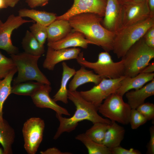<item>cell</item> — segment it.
I'll list each match as a JSON object with an SVG mask.
<instances>
[{"label":"cell","mask_w":154,"mask_h":154,"mask_svg":"<svg viewBox=\"0 0 154 154\" xmlns=\"http://www.w3.org/2000/svg\"><path fill=\"white\" fill-rule=\"evenodd\" d=\"M102 17L92 13L74 15L68 20L74 31L79 32L91 44L102 47L105 51L112 50L116 33L110 31L101 24Z\"/></svg>","instance_id":"obj_1"},{"label":"cell","mask_w":154,"mask_h":154,"mask_svg":"<svg viewBox=\"0 0 154 154\" xmlns=\"http://www.w3.org/2000/svg\"><path fill=\"white\" fill-rule=\"evenodd\" d=\"M68 99L75 106L76 110L73 116L69 118L56 114L59 125L54 136V139H57L65 132L69 133L74 130L78 123L84 120L89 121L93 124L97 122L110 123L111 121L101 116L98 113V108L84 99L79 92L68 90Z\"/></svg>","instance_id":"obj_2"},{"label":"cell","mask_w":154,"mask_h":154,"mask_svg":"<svg viewBox=\"0 0 154 154\" xmlns=\"http://www.w3.org/2000/svg\"><path fill=\"white\" fill-rule=\"evenodd\" d=\"M153 25L154 17H150L140 22L122 27L116 32L112 50L117 58L123 57Z\"/></svg>","instance_id":"obj_3"},{"label":"cell","mask_w":154,"mask_h":154,"mask_svg":"<svg viewBox=\"0 0 154 154\" xmlns=\"http://www.w3.org/2000/svg\"><path fill=\"white\" fill-rule=\"evenodd\" d=\"M154 58V48L148 46L143 37L127 51L121 58L124 61V76L134 77L140 73Z\"/></svg>","instance_id":"obj_4"},{"label":"cell","mask_w":154,"mask_h":154,"mask_svg":"<svg viewBox=\"0 0 154 154\" xmlns=\"http://www.w3.org/2000/svg\"><path fill=\"white\" fill-rule=\"evenodd\" d=\"M10 56L18 72L17 76L13 80V85L35 80L44 84L51 85L50 81L38 67V62L40 56L32 55L25 52Z\"/></svg>","instance_id":"obj_5"},{"label":"cell","mask_w":154,"mask_h":154,"mask_svg":"<svg viewBox=\"0 0 154 154\" xmlns=\"http://www.w3.org/2000/svg\"><path fill=\"white\" fill-rule=\"evenodd\" d=\"M76 59L81 66L92 70L102 79H116L124 76L123 60L114 62L108 52L100 53L97 60L94 62L87 60L83 52H80Z\"/></svg>","instance_id":"obj_6"},{"label":"cell","mask_w":154,"mask_h":154,"mask_svg":"<svg viewBox=\"0 0 154 154\" xmlns=\"http://www.w3.org/2000/svg\"><path fill=\"white\" fill-rule=\"evenodd\" d=\"M123 97L116 92L112 93L98 107V112L111 121L128 124L131 109Z\"/></svg>","instance_id":"obj_7"},{"label":"cell","mask_w":154,"mask_h":154,"mask_svg":"<svg viewBox=\"0 0 154 154\" xmlns=\"http://www.w3.org/2000/svg\"><path fill=\"white\" fill-rule=\"evenodd\" d=\"M44 127V121L39 117L30 118L24 123L22 129L24 147L28 154L36 153L43 139Z\"/></svg>","instance_id":"obj_8"},{"label":"cell","mask_w":154,"mask_h":154,"mask_svg":"<svg viewBox=\"0 0 154 154\" xmlns=\"http://www.w3.org/2000/svg\"><path fill=\"white\" fill-rule=\"evenodd\" d=\"M123 76L116 79L102 78L90 89L79 92L82 96L98 108L107 98L115 92L120 86Z\"/></svg>","instance_id":"obj_9"},{"label":"cell","mask_w":154,"mask_h":154,"mask_svg":"<svg viewBox=\"0 0 154 154\" xmlns=\"http://www.w3.org/2000/svg\"><path fill=\"white\" fill-rule=\"evenodd\" d=\"M121 5V28L140 22L151 17L147 0L140 2L130 1Z\"/></svg>","instance_id":"obj_10"},{"label":"cell","mask_w":154,"mask_h":154,"mask_svg":"<svg viewBox=\"0 0 154 154\" xmlns=\"http://www.w3.org/2000/svg\"><path fill=\"white\" fill-rule=\"evenodd\" d=\"M33 20L24 19L18 15H9L6 21L0 26V49L5 50L8 54H17L18 48L12 42L11 36L13 31L23 25L33 22Z\"/></svg>","instance_id":"obj_11"},{"label":"cell","mask_w":154,"mask_h":154,"mask_svg":"<svg viewBox=\"0 0 154 154\" xmlns=\"http://www.w3.org/2000/svg\"><path fill=\"white\" fill-rule=\"evenodd\" d=\"M107 0H74L72 7L56 20H68L72 17L84 13H92L102 17L104 15Z\"/></svg>","instance_id":"obj_12"},{"label":"cell","mask_w":154,"mask_h":154,"mask_svg":"<svg viewBox=\"0 0 154 154\" xmlns=\"http://www.w3.org/2000/svg\"><path fill=\"white\" fill-rule=\"evenodd\" d=\"M80 52V48L75 47L56 50L48 47L43 66L49 70H53L55 65L60 62L76 59Z\"/></svg>","instance_id":"obj_13"},{"label":"cell","mask_w":154,"mask_h":154,"mask_svg":"<svg viewBox=\"0 0 154 154\" xmlns=\"http://www.w3.org/2000/svg\"><path fill=\"white\" fill-rule=\"evenodd\" d=\"M51 90L50 85L44 84L31 96L34 104L38 108L51 109L56 114L70 116L67 109L58 104L50 98L49 94Z\"/></svg>","instance_id":"obj_14"},{"label":"cell","mask_w":154,"mask_h":154,"mask_svg":"<svg viewBox=\"0 0 154 154\" xmlns=\"http://www.w3.org/2000/svg\"><path fill=\"white\" fill-rule=\"evenodd\" d=\"M121 7L117 0H107L102 22L108 30L116 33L120 29Z\"/></svg>","instance_id":"obj_15"},{"label":"cell","mask_w":154,"mask_h":154,"mask_svg":"<svg viewBox=\"0 0 154 154\" xmlns=\"http://www.w3.org/2000/svg\"><path fill=\"white\" fill-rule=\"evenodd\" d=\"M70 32L61 39L53 42H48L47 46L54 49L57 50L80 47L86 48L90 42L86 39L81 33L74 31Z\"/></svg>","instance_id":"obj_16"},{"label":"cell","mask_w":154,"mask_h":154,"mask_svg":"<svg viewBox=\"0 0 154 154\" xmlns=\"http://www.w3.org/2000/svg\"><path fill=\"white\" fill-rule=\"evenodd\" d=\"M154 73H141L133 77L125 76L116 92L123 96L127 92L131 90H137L141 88L145 84L154 79Z\"/></svg>","instance_id":"obj_17"},{"label":"cell","mask_w":154,"mask_h":154,"mask_svg":"<svg viewBox=\"0 0 154 154\" xmlns=\"http://www.w3.org/2000/svg\"><path fill=\"white\" fill-rule=\"evenodd\" d=\"M125 97L131 109H136L145 102L148 97L154 95V79L141 88L134 90L128 91Z\"/></svg>","instance_id":"obj_18"},{"label":"cell","mask_w":154,"mask_h":154,"mask_svg":"<svg viewBox=\"0 0 154 154\" xmlns=\"http://www.w3.org/2000/svg\"><path fill=\"white\" fill-rule=\"evenodd\" d=\"M85 68L82 66L76 71L68 85V90L75 91L79 86L86 83L92 82L96 85L101 82L102 78L99 75L94 74L93 71L87 70Z\"/></svg>","instance_id":"obj_19"},{"label":"cell","mask_w":154,"mask_h":154,"mask_svg":"<svg viewBox=\"0 0 154 154\" xmlns=\"http://www.w3.org/2000/svg\"><path fill=\"white\" fill-rule=\"evenodd\" d=\"M72 28L68 20H56L47 27L48 42L61 39L70 32Z\"/></svg>","instance_id":"obj_20"},{"label":"cell","mask_w":154,"mask_h":154,"mask_svg":"<svg viewBox=\"0 0 154 154\" xmlns=\"http://www.w3.org/2000/svg\"><path fill=\"white\" fill-rule=\"evenodd\" d=\"M125 132L124 128L116 122L111 121L105 134L102 144L110 150L120 146Z\"/></svg>","instance_id":"obj_21"},{"label":"cell","mask_w":154,"mask_h":154,"mask_svg":"<svg viewBox=\"0 0 154 154\" xmlns=\"http://www.w3.org/2000/svg\"><path fill=\"white\" fill-rule=\"evenodd\" d=\"M18 15L22 17L29 18L42 26L47 27L56 19L54 13L35 9L23 8L18 11Z\"/></svg>","instance_id":"obj_22"},{"label":"cell","mask_w":154,"mask_h":154,"mask_svg":"<svg viewBox=\"0 0 154 154\" xmlns=\"http://www.w3.org/2000/svg\"><path fill=\"white\" fill-rule=\"evenodd\" d=\"M62 73L60 88L53 97V100L56 102L61 101L67 104L68 103L67 89L68 82L75 73V69L69 67L65 62L62 63Z\"/></svg>","instance_id":"obj_23"},{"label":"cell","mask_w":154,"mask_h":154,"mask_svg":"<svg viewBox=\"0 0 154 154\" xmlns=\"http://www.w3.org/2000/svg\"><path fill=\"white\" fill-rule=\"evenodd\" d=\"M15 137L14 130L3 118L0 121V144L3 147L4 154H13L12 145Z\"/></svg>","instance_id":"obj_24"},{"label":"cell","mask_w":154,"mask_h":154,"mask_svg":"<svg viewBox=\"0 0 154 154\" xmlns=\"http://www.w3.org/2000/svg\"><path fill=\"white\" fill-rule=\"evenodd\" d=\"M21 44L24 52L32 55L41 56L45 52L44 46L40 45L30 31H26Z\"/></svg>","instance_id":"obj_25"},{"label":"cell","mask_w":154,"mask_h":154,"mask_svg":"<svg viewBox=\"0 0 154 154\" xmlns=\"http://www.w3.org/2000/svg\"><path fill=\"white\" fill-rule=\"evenodd\" d=\"M17 70L15 68L11 72L3 79H0V121L3 119V108L4 104L11 94V83Z\"/></svg>","instance_id":"obj_26"},{"label":"cell","mask_w":154,"mask_h":154,"mask_svg":"<svg viewBox=\"0 0 154 154\" xmlns=\"http://www.w3.org/2000/svg\"><path fill=\"white\" fill-rule=\"evenodd\" d=\"M75 139L80 141L85 145L89 154H112L108 148L103 144L92 140L85 133L77 135Z\"/></svg>","instance_id":"obj_27"},{"label":"cell","mask_w":154,"mask_h":154,"mask_svg":"<svg viewBox=\"0 0 154 154\" xmlns=\"http://www.w3.org/2000/svg\"><path fill=\"white\" fill-rule=\"evenodd\" d=\"M43 84L38 82L20 83L14 84L12 87L11 94L31 96Z\"/></svg>","instance_id":"obj_28"},{"label":"cell","mask_w":154,"mask_h":154,"mask_svg":"<svg viewBox=\"0 0 154 154\" xmlns=\"http://www.w3.org/2000/svg\"><path fill=\"white\" fill-rule=\"evenodd\" d=\"M93 124L85 133L92 140L102 144L105 133L110 124L101 122H97Z\"/></svg>","instance_id":"obj_29"},{"label":"cell","mask_w":154,"mask_h":154,"mask_svg":"<svg viewBox=\"0 0 154 154\" xmlns=\"http://www.w3.org/2000/svg\"><path fill=\"white\" fill-rule=\"evenodd\" d=\"M29 29L40 45L44 46L48 37L47 27L36 23L30 27Z\"/></svg>","instance_id":"obj_30"},{"label":"cell","mask_w":154,"mask_h":154,"mask_svg":"<svg viewBox=\"0 0 154 154\" xmlns=\"http://www.w3.org/2000/svg\"><path fill=\"white\" fill-rule=\"evenodd\" d=\"M16 68L11 58L5 56L0 50V77L4 78Z\"/></svg>","instance_id":"obj_31"},{"label":"cell","mask_w":154,"mask_h":154,"mask_svg":"<svg viewBox=\"0 0 154 154\" xmlns=\"http://www.w3.org/2000/svg\"><path fill=\"white\" fill-rule=\"evenodd\" d=\"M147 119L136 109H131L129 120L132 129L138 128L140 126L145 123Z\"/></svg>","instance_id":"obj_32"},{"label":"cell","mask_w":154,"mask_h":154,"mask_svg":"<svg viewBox=\"0 0 154 154\" xmlns=\"http://www.w3.org/2000/svg\"><path fill=\"white\" fill-rule=\"evenodd\" d=\"M136 109L147 120L154 119V104L150 102L144 103L138 106Z\"/></svg>","instance_id":"obj_33"},{"label":"cell","mask_w":154,"mask_h":154,"mask_svg":"<svg viewBox=\"0 0 154 154\" xmlns=\"http://www.w3.org/2000/svg\"><path fill=\"white\" fill-rule=\"evenodd\" d=\"M112 154H141L139 151L131 148L129 149H125L120 146L110 149Z\"/></svg>","instance_id":"obj_34"},{"label":"cell","mask_w":154,"mask_h":154,"mask_svg":"<svg viewBox=\"0 0 154 154\" xmlns=\"http://www.w3.org/2000/svg\"><path fill=\"white\" fill-rule=\"evenodd\" d=\"M150 139L147 146V153L154 154V126H152L149 128Z\"/></svg>","instance_id":"obj_35"},{"label":"cell","mask_w":154,"mask_h":154,"mask_svg":"<svg viewBox=\"0 0 154 154\" xmlns=\"http://www.w3.org/2000/svg\"><path fill=\"white\" fill-rule=\"evenodd\" d=\"M49 0H26L25 2L28 6L32 9L43 6L48 3Z\"/></svg>","instance_id":"obj_36"},{"label":"cell","mask_w":154,"mask_h":154,"mask_svg":"<svg viewBox=\"0 0 154 154\" xmlns=\"http://www.w3.org/2000/svg\"><path fill=\"white\" fill-rule=\"evenodd\" d=\"M41 154H71L72 153L68 152H62L58 149L55 147H52L46 150L41 151Z\"/></svg>","instance_id":"obj_37"},{"label":"cell","mask_w":154,"mask_h":154,"mask_svg":"<svg viewBox=\"0 0 154 154\" xmlns=\"http://www.w3.org/2000/svg\"><path fill=\"white\" fill-rule=\"evenodd\" d=\"M154 71V63L153 62L149 64L145 67L141 73H153Z\"/></svg>","instance_id":"obj_38"},{"label":"cell","mask_w":154,"mask_h":154,"mask_svg":"<svg viewBox=\"0 0 154 154\" xmlns=\"http://www.w3.org/2000/svg\"><path fill=\"white\" fill-rule=\"evenodd\" d=\"M143 37L145 39L154 38V25L147 30Z\"/></svg>","instance_id":"obj_39"},{"label":"cell","mask_w":154,"mask_h":154,"mask_svg":"<svg viewBox=\"0 0 154 154\" xmlns=\"http://www.w3.org/2000/svg\"><path fill=\"white\" fill-rule=\"evenodd\" d=\"M7 8L13 7L18 3L20 0H3Z\"/></svg>","instance_id":"obj_40"},{"label":"cell","mask_w":154,"mask_h":154,"mask_svg":"<svg viewBox=\"0 0 154 154\" xmlns=\"http://www.w3.org/2000/svg\"><path fill=\"white\" fill-rule=\"evenodd\" d=\"M151 17H154V0H147Z\"/></svg>","instance_id":"obj_41"},{"label":"cell","mask_w":154,"mask_h":154,"mask_svg":"<svg viewBox=\"0 0 154 154\" xmlns=\"http://www.w3.org/2000/svg\"><path fill=\"white\" fill-rule=\"evenodd\" d=\"M145 40L146 43L148 46L154 48V38L145 39Z\"/></svg>","instance_id":"obj_42"},{"label":"cell","mask_w":154,"mask_h":154,"mask_svg":"<svg viewBox=\"0 0 154 154\" xmlns=\"http://www.w3.org/2000/svg\"><path fill=\"white\" fill-rule=\"evenodd\" d=\"M7 8L3 0H0V9Z\"/></svg>","instance_id":"obj_43"},{"label":"cell","mask_w":154,"mask_h":154,"mask_svg":"<svg viewBox=\"0 0 154 154\" xmlns=\"http://www.w3.org/2000/svg\"><path fill=\"white\" fill-rule=\"evenodd\" d=\"M118 2L121 5H123L124 3L130 1V0H117Z\"/></svg>","instance_id":"obj_44"},{"label":"cell","mask_w":154,"mask_h":154,"mask_svg":"<svg viewBox=\"0 0 154 154\" xmlns=\"http://www.w3.org/2000/svg\"><path fill=\"white\" fill-rule=\"evenodd\" d=\"M145 0H130V1H133L135 2H140L143 1Z\"/></svg>","instance_id":"obj_45"},{"label":"cell","mask_w":154,"mask_h":154,"mask_svg":"<svg viewBox=\"0 0 154 154\" xmlns=\"http://www.w3.org/2000/svg\"><path fill=\"white\" fill-rule=\"evenodd\" d=\"M0 154H4L3 149L0 147Z\"/></svg>","instance_id":"obj_46"},{"label":"cell","mask_w":154,"mask_h":154,"mask_svg":"<svg viewBox=\"0 0 154 154\" xmlns=\"http://www.w3.org/2000/svg\"><path fill=\"white\" fill-rule=\"evenodd\" d=\"M3 23L1 20L0 19V26Z\"/></svg>","instance_id":"obj_47"},{"label":"cell","mask_w":154,"mask_h":154,"mask_svg":"<svg viewBox=\"0 0 154 154\" xmlns=\"http://www.w3.org/2000/svg\"><path fill=\"white\" fill-rule=\"evenodd\" d=\"M2 79V78H1L0 77V79Z\"/></svg>","instance_id":"obj_48"}]
</instances>
